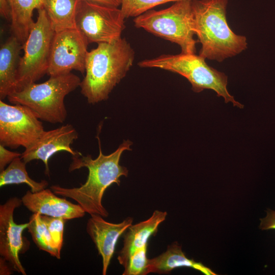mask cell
<instances>
[{
    "mask_svg": "<svg viewBox=\"0 0 275 275\" xmlns=\"http://www.w3.org/2000/svg\"><path fill=\"white\" fill-rule=\"evenodd\" d=\"M99 134V133L97 135L98 156L93 159L91 155L83 156L78 151L72 156L69 167V172L87 168L88 175L86 182L80 187L74 188L52 185L50 189L57 195L73 199L90 215L107 217L109 214L102 205V197L107 188L114 183L120 185V178L127 176L128 169L121 166L119 161L124 151L131 150L132 143L129 140L124 141L114 152L106 155L102 153Z\"/></svg>",
    "mask_w": 275,
    "mask_h": 275,
    "instance_id": "obj_1",
    "label": "cell"
},
{
    "mask_svg": "<svg viewBox=\"0 0 275 275\" xmlns=\"http://www.w3.org/2000/svg\"><path fill=\"white\" fill-rule=\"evenodd\" d=\"M135 53L124 38L111 43L97 44L87 53L85 75L81 81V93L88 103L106 100L114 88L132 67Z\"/></svg>",
    "mask_w": 275,
    "mask_h": 275,
    "instance_id": "obj_2",
    "label": "cell"
},
{
    "mask_svg": "<svg viewBox=\"0 0 275 275\" xmlns=\"http://www.w3.org/2000/svg\"><path fill=\"white\" fill-rule=\"evenodd\" d=\"M228 0H193L194 30L201 44L199 54L222 62L248 47L246 38L235 34L226 18Z\"/></svg>",
    "mask_w": 275,
    "mask_h": 275,
    "instance_id": "obj_3",
    "label": "cell"
},
{
    "mask_svg": "<svg viewBox=\"0 0 275 275\" xmlns=\"http://www.w3.org/2000/svg\"><path fill=\"white\" fill-rule=\"evenodd\" d=\"M81 81L71 72L51 76L43 82L28 85L7 98L12 104L28 107L41 120L62 123L67 115L65 98L80 86Z\"/></svg>",
    "mask_w": 275,
    "mask_h": 275,
    "instance_id": "obj_4",
    "label": "cell"
},
{
    "mask_svg": "<svg viewBox=\"0 0 275 275\" xmlns=\"http://www.w3.org/2000/svg\"><path fill=\"white\" fill-rule=\"evenodd\" d=\"M205 59L196 53L162 54L139 62L142 68H156L177 73L185 77L191 89L199 93L205 89L214 91L226 103L231 102L240 108L243 105L235 100L227 89L228 76L223 72L208 66Z\"/></svg>",
    "mask_w": 275,
    "mask_h": 275,
    "instance_id": "obj_5",
    "label": "cell"
},
{
    "mask_svg": "<svg viewBox=\"0 0 275 275\" xmlns=\"http://www.w3.org/2000/svg\"><path fill=\"white\" fill-rule=\"evenodd\" d=\"M134 26L178 45L181 52L196 53L191 0L175 2L170 7L149 10L133 19Z\"/></svg>",
    "mask_w": 275,
    "mask_h": 275,
    "instance_id": "obj_6",
    "label": "cell"
},
{
    "mask_svg": "<svg viewBox=\"0 0 275 275\" xmlns=\"http://www.w3.org/2000/svg\"><path fill=\"white\" fill-rule=\"evenodd\" d=\"M37 10V20L22 46L24 53L18 65L16 91L47 74L55 32L44 9L42 7Z\"/></svg>",
    "mask_w": 275,
    "mask_h": 275,
    "instance_id": "obj_7",
    "label": "cell"
},
{
    "mask_svg": "<svg viewBox=\"0 0 275 275\" xmlns=\"http://www.w3.org/2000/svg\"><path fill=\"white\" fill-rule=\"evenodd\" d=\"M125 19L119 7L79 0L75 26L89 44L111 43L121 38L125 28Z\"/></svg>",
    "mask_w": 275,
    "mask_h": 275,
    "instance_id": "obj_8",
    "label": "cell"
},
{
    "mask_svg": "<svg viewBox=\"0 0 275 275\" xmlns=\"http://www.w3.org/2000/svg\"><path fill=\"white\" fill-rule=\"evenodd\" d=\"M44 131L42 122L28 107L0 100V144L16 149L31 146Z\"/></svg>",
    "mask_w": 275,
    "mask_h": 275,
    "instance_id": "obj_9",
    "label": "cell"
},
{
    "mask_svg": "<svg viewBox=\"0 0 275 275\" xmlns=\"http://www.w3.org/2000/svg\"><path fill=\"white\" fill-rule=\"evenodd\" d=\"M89 43L76 29L54 33L50 50L47 74L56 76L70 73L73 70L85 72Z\"/></svg>",
    "mask_w": 275,
    "mask_h": 275,
    "instance_id": "obj_10",
    "label": "cell"
},
{
    "mask_svg": "<svg viewBox=\"0 0 275 275\" xmlns=\"http://www.w3.org/2000/svg\"><path fill=\"white\" fill-rule=\"evenodd\" d=\"M22 203L21 199L13 197L0 206V255L13 270L26 275L19 255L24 249L22 233L29 222L17 224L13 219L15 209Z\"/></svg>",
    "mask_w": 275,
    "mask_h": 275,
    "instance_id": "obj_11",
    "label": "cell"
},
{
    "mask_svg": "<svg viewBox=\"0 0 275 275\" xmlns=\"http://www.w3.org/2000/svg\"><path fill=\"white\" fill-rule=\"evenodd\" d=\"M78 134L70 124L56 129L45 131L21 153V158L26 163L33 160H41L45 167V174L49 175V159L59 151H66L72 156L77 153L71 145L77 139Z\"/></svg>",
    "mask_w": 275,
    "mask_h": 275,
    "instance_id": "obj_12",
    "label": "cell"
},
{
    "mask_svg": "<svg viewBox=\"0 0 275 275\" xmlns=\"http://www.w3.org/2000/svg\"><path fill=\"white\" fill-rule=\"evenodd\" d=\"M103 217L91 214L86 230L102 257V273L105 275L118 239L132 225L133 220L132 217H127L121 223L115 224L108 222Z\"/></svg>",
    "mask_w": 275,
    "mask_h": 275,
    "instance_id": "obj_13",
    "label": "cell"
},
{
    "mask_svg": "<svg viewBox=\"0 0 275 275\" xmlns=\"http://www.w3.org/2000/svg\"><path fill=\"white\" fill-rule=\"evenodd\" d=\"M51 189H44L37 193L28 190L22 197V203L30 211L66 220L83 217L85 210L75 204L56 195Z\"/></svg>",
    "mask_w": 275,
    "mask_h": 275,
    "instance_id": "obj_14",
    "label": "cell"
},
{
    "mask_svg": "<svg viewBox=\"0 0 275 275\" xmlns=\"http://www.w3.org/2000/svg\"><path fill=\"white\" fill-rule=\"evenodd\" d=\"M167 212L155 210L147 219L131 225L125 232L123 246L118 256L119 263L123 267L136 250L148 244V241L158 231L159 225L167 217Z\"/></svg>",
    "mask_w": 275,
    "mask_h": 275,
    "instance_id": "obj_15",
    "label": "cell"
},
{
    "mask_svg": "<svg viewBox=\"0 0 275 275\" xmlns=\"http://www.w3.org/2000/svg\"><path fill=\"white\" fill-rule=\"evenodd\" d=\"M22 44L11 35L0 48V98L3 100L14 92Z\"/></svg>",
    "mask_w": 275,
    "mask_h": 275,
    "instance_id": "obj_16",
    "label": "cell"
},
{
    "mask_svg": "<svg viewBox=\"0 0 275 275\" xmlns=\"http://www.w3.org/2000/svg\"><path fill=\"white\" fill-rule=\"evenodd\" d=\"M190 267L205 275H215V272L201 262L186 257L182 246L175 241L169 245L167 250L153 258L149 259V273L168 274L179 267Z\"/></svg>",
    "mask_w": 275,
    "mask_h": 275,
    "instance_id": "obj_17",
    "label": "cell"
},
{
    "mask_svg": "<svg viewBox=\"0 0 275 275\" xmlns=\"http://www.w3.org/2000/svg\"><path fill=\"white\" fill-rule=\"evenodd\" d=\"M44 0H9L11 10V32L22 44L25 42L32 25L33 11L42 7Z\"/></svg>",
    "mask_w": 275,
    "mask_h": 275,
    "instance_id": "obj_18",
    "label": "cell"
},
{
    "mask_svg": "<svg viewBox=\"0 0 275 275\" xmlns=\"http://www.w3.org/2000/svg\"><path fill=\"white\" fill-rule=\"evenodd\" d=\"M79 0H44V9L56 32L75 29V16Z\"/></svg>",
    "mask_w": 275,
    "mask_h": 275,
    "instance_id": "obj_19",
    "label": "cell"
},
{
    "mask_svg": "<svg viewBox=\"0 0 275 275\" xmlns=\"http://www.w3.org/2000/svg\"><path fill=\"white\" fill-rule=\"evenodd\" d=\"M25 163L21 157L15 158L0 174V186L9 184H26L32 193H37L45 189L48 185L46 180L37 182L29 175Z\"/></svg>",
    "mask_w": 275,
    "mask_h": 275,
    "instance_id": "obj_20",
    "label": "cell"
},
{
    "mask_svg": "<svg viewBox=\"0 0 275 275\" xmlns=\"http://www.w3.org/2000/svg\"><path fill=\"white\" fill-rule=\"evenodd\" d=\"M28 231L38 248L51 256L60 259V252L53 242L41 214L34 213L29 221Z\"/></svg>",
    "mask_w": 275,
    "mask_h": 275,
    "instance_id": "obj_21",
    "label": "cell"
},
{
    "mask_svg": "<svg viewBox=\"0 0 275 275\" xmlns=\"http://www.w3.org/2000/svg\"><path fill=\"white\" fill-rule=\"evenodd\" d=\"M179 1L182 0H122L120 8L125 19L134 18L159 5Z\"/></svg>",
    "mask_w": 275,
    "mask_h": 275,
    "instance_id": "obj_22",
    "label": "cell"
},
{
    "mask_svg": "<svg viewBox=\"0 0 275 275\" xmlns=\"http://www.w3.org/2000/svg\"><path fill=\"white\" fill-rule=\"evenodd\" d=\"M148 244L136 250L124 267L123 275H146L149 273V259L147 256Z\"/></svg>",
    "mask_w": 275,
    "mask_h": 275,
    "instance_id": "obj_23",
    "label": "cell"
},
{
    "mask_svg": "<svg viewBox=\"0 0 275 275\" xmlns=\"http://www.w3.org/2000/svg\"><path fill=\"white\" fill-rule=\"evenodd\" d=\"M41 217L45 224L57 248L61 251L63 242L64 224L66 219L62 217H54L45 215H41Z\"/></svg>",
    "mask_w": 275,
    "mask_h": 275,
    "instance_id": "obj_24",
    "label": "cell"
},
{
    "mask_svg": "<svg viewBox=\"0 0 275 275\" xmlns=\"http://www.w3.org/2000/svg\"><path fill=\"white\" fill-rule=\"evenodd\" d=\"M21 153L7 150L0 144V171L5 169L6 165L10 164L15 158L21 157Z\"/></svg>",
    "mask_w": 275,
    "mask_h": 275,
    "instance_id": "obj_25",
    "label": "cell"
},
{
    "mask_svg": "<svg viewBox=\"0 0 275 275\" xmlns=\"http://www.w3.org/2000/svg\"><path fill=\"white\" fill-rule=\"evenodd\" d=\"M260 220L259 228L261 230H275V211L267 209L266 216Z\"/></svg>",
    "mask_w": 275,
    "mask_h": 275,
    "instance_id": "obj_26",
    "label": "cell"
},
{
    "mask_svg": "<svg viewBox=\"0 0 275 275\" xmlns=\"http://www.w3.org/2000/svg\"><path fill=\"white\" fill-rule=\"evenodd\" d=\"M0 14L5 19L10 20L11 10L9 0H0Z\"/></svg>",
    "mask_w": 275,
    "mask_h": 275,
    "instance_id": "obj_27",
    "label": "cell"
},
{
    "mask_svg": "<svg viewBox=\"0 0 275 275\" xmlns=\"http://www.w3.org/2000/svg\"><path fill=\"white\" fill-rule=\"evenodd\" d=\"M94 2L98 3L103 5L115 7H121L122 0H89Z\"/></svg>",
    "mask_w": 275,
    "mask_h": 275,
    "instance_id": "obj_28",
    "label": "cell"
},
{
    "mask_svg": "<svg viewBox=\"0 0 275 275\" xmlns=\"http://www.w3.org/2000/svg\"><path fill=\"white\" fill-rule=\"evenodd\" d=\"M7 263V262L4 258H1V274H10V269L6 265Z\"/></svg>",
    "mask_w": 275,
    "mask_h": 275,
    "instance_id": "obj_29",
    "label": "cell"
}]
</instances>
